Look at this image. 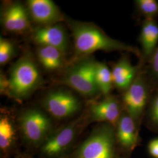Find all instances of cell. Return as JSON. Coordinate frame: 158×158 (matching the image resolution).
I'll return each mask as SVG.
<instances>
[{
    "label": "cell",
    "instance_id": "obj_5",
    "mask_svg": "<svg viewBox=\"0 0 158 158\" xmlns=\"http://www.w3.org/2000/svg\"><path fill=\"white\" fill-rule=\"evenodd\" d=\"M8 78V97L19 102L28 98L43 83L37 64L28 55L21 57L15 63Z\"/></svg>",
    "mask_w": 158,
    "mask_h": 158
},
{
    "label": "cell",
    "instance_id": "obj_10",
    "mask_svg": "<svg viewBox=\"0 0 158 158\" xmlns=\"http://www.w3.org/2000/svg\"><path fill=\"white\" fill-rule=\"evenodd\" d=\"M115 128L116 139L121 152L125 158L129 156L138 144L139 128L124 110Z\"/></svg>",
    "mask_w": 158,
    "mask_h": 158
},
{
    "label": "cell",
    "instance_id": "obj_13",
    "mask_svg": "<svg viewBox=\"0 0 158 158\" xmlns=\"http://www.w3.org/2000/svg\"><path fill=\"white\" fill-rule=\"evenodd\" d=\"M1 21L6 31L12 33H25L30 27L27 8L18 2H12L3 10Z\"/></svg>",
    "mask_w": 158,
    "mask_h": 158
},
{
    "label": "cell",
    "instance_id": "obj_6",
    "mask_svg": "<svg viewBox=\"0 0 158 158\" xmlns=\"http://www.w3.org/2000/svg\"><path fill=\"white\" fill-rule=\"evenodd\" d=\"M152 92V87L142 68L133 83L121 93V101L124 111L135 121L139 128L143 121Z\"/></svg>",
    "mask_w": 158,
    "mask_h": 158
},
{
    "label": "cell",
    "instance_id": "obj_15",
    "mask_svg": "<svg viewBox=\"0 0 158 158\" xmlns=\"http://www.w3.org/2000/svg\"><path fill=\"white\" fill-rule=\"evenodd\" d=\"M126 53L113 64L111 73L113 85L121 93L124 92L133 83L143 66L140 63L133 65Z\"/></svg>",
    "mask_w": 158,
    "mask_h": 158
},
{
    "label": "cell",
    "instance_id": "obj_18",
    "mask_svg": "<svg viewBox=\"0 0 158 158\" xmlns=\"http://www.w3.org/2000/svg\"><path fill=\"white\" fill-rule=\"evenodd\" d=\"M95 80L99 93L104 97L111 95L114 85L111 70L104 63L97 62Z\"/></svg>",
    "mask_w": 158,
    "mask_h": 158
},
{
    "label": "cell",
    "instance_id": "obj_17",
    "mask_svg": "<svg viewBox=\"0 0 158 158\" xmlns=\"http://www.w3.org/2000/svg\"><path fill=\"white\" fill-rule=\"evenodd\" d=\"M36 53L40 64L47 71L58 70L64 65L65 54L56 48L48 46H38Z\"/></svg>",
    "mask_w": 158,
    "mask_h": 158
},
{
    "label": "cell",
    "instance_id": "obj_1",
    "mask_svg": "<svg viewBox=\"0 0 158 158\" xmlns=\"http://www.w3.org/2000/svg\"><path fill=\"white\" fill-rule=\"evenodd\" d=\"M70 27L73 38L76 55L81 59L97 51L121 52L132 53L140 59L141 51L137 47L111 38L93 23L72 21Z\"/></svg>",
    "mask_w": 158,
    "mask_h": 158
},
{
    "label": "cell",
    "instance_id": "obj_4",
    "mask_svg": "<svg viewBox=\"0 0 158 158\" xmlns=\"http://www.w3.org/2000/svg\"><path fill=\"white\" fill-rule=\"evenodd\" d=\"M17 127L23 145L35 152L55 130L52 118L38 107L23 110L17 117Z\"/></svg>",
    "mask_w": 158,
    "mask_h": 158
},
{
    "label": "cell",
    "instance_id": "obj_2",
    "mask_svg": "<svg viewBox=\"0 0 158 158\" xmlns=\"http://www.w3.org/2000/svg\"><path fill=\"white\" fill-rule=\"evenodd\" d=\"M89 124L85 111L76 118L55 129L38 149L36 158H68Z\"/></svg>",
    "mask_w": 158,
    "mask_h": 158
},
{
    "label": "cell",
    "instance_id": "obj_8",
    "mask_svg": "<svg viewBox=\"0 0 158 158\" xmlns=\"http://www.w3.org/2000/svg\"><path fill=\"white\" fill-rule=\"evenodd\" d=\"M41 108L52 118H70L80 111L81 102L70 91L58 89L49 92L42 100Z\"/></svg>",
    "mask_w": 158,
    "mask_h": 158
},
{
    "label": "cell",
    "instance_id": "obj_23",
    "mask_svg": "<svg viewBox=\"0 0 158 158\" xmlns=\"http://www.w3.org/2000/svg\"><path fill=\"white\" fill-rule=\"evenodd\" d=\"M0 91L3 95L8 96L9 94V81L8 78L4 74L1 73L0 77Z\"/></svg>",
    "mask_w": 158,
    "mask_h": 158
},
{
    "label": "cell",
    "instance_id": "obj_12",
    "mask_svg": "<svg viewBox=\"0 0 158 158\" xmlns=\"http://www.w3.org/2000/svg\"><path fill=\"white\" fill-rule=\"evenodd\" d=\"M32 40L38 46H48L56 48L66 54L69 48V40L66 30L58 23L42 26L34 30Z\"/></svg>",
    "mask_w": 158,
    "mask_h": 158
},
{
    "label": "cell",
    "instance_id": "obj_20",
    "mask_svg": "<svg viewBox=\"0 0 158 158\" xmlns=\"http://www.w3.org/2000/svg\"><path fill=\"white\" fill-rule=\"evenodd\" d=\"M135 7L137 15L143 20L156 19L158 16V2L156 0H135Z\"/></svg>",
    "mask_w": 158,
    "mask_h": 158
},
{
    "label": "cell",
    "instance_id": "obj_11",
    "mask_svg": "<svg viewBox=\"0 0 158 158\" xmlns=\"http://www.w3.org/2000/svg\"><path fill=\"white\" fill-rule=\"evenodd\" d=\"M27 8L30 18L41 27L57 24L64 19L59 8L51 0H29Z\"/></svg>",
    "mask_w": 158,
    "mask_h": 158
},
{
    "label": "cell",
    "instance_id": "obj_16",
    "mask_svg": "<svg viewBox=\"0 0 158 158\" xmlns=\"http://www.w3.org/2000/svg\"><path fill=\"white\" fill-rule=\"evenodd\" d=\"M141 57L139 62L145 66L158 45V23L156 19L143 20L139 36Z\"/></svg>",
    "mask_w": 158,
    "mask_h": 158
},
{
    "label": "cell",
    "instance_id": "obj_25",
    "mask_svg": "<svg viewBox=\"0 0 158 158\" xmlns=\"http://www.w3.org/2000/svg\"><path fill=\"white\" fill-rule=\"evenodd\" d=\"M13 158H35L31 153H19Z\"/></svg>",
    "mask_w": 158,
    "mask_h": 158
},
{
    "label": "cell",
    "instance_id": "obj_9",
    "mask_svg": "<svg viewBox=\"0 0 158 158\" xmlns=\"http://www.w3.org/2000/svg\"><path fill=\"white\" fill-rule=\"evenodd\" d=\"M123 111L121 99L111 94L90 102L86 110L90 124L107 123L115 127Z\"/></svg>",
    "mask_w": 158,
    "mask_h": 158
},
{
    "label": "cell",
    "instance_id": "obj_14",
    "mask_svg": "<svg viewBox=\"0 0 158 158\" xmlns=\"http://www.w3.org/2000/svg\"><path fill=\"white\" fill-rule=\"evenodd\" d=\"M10 114L1 111L0 115V155L1 158H13L18 152L19 134ZM20 137V136H19Z\"/></svg>",
    "mask_w": 158,
    "mask_h": 158
},
{
    "label": "cell",
    "instance_id": "obj_21",
    "mask_svg": "<svg viewBox=\"0 0 158 158\" xmlns=\"http://www.w3.org/2000/svg\"><path fill=\"white\" fill-rule=\"evenodd\" d=\"M143 70L153 91L158 88V45L149 61L143 67Z\"/></svg>",
    "mask_w": 158,
    "mask_h": 158
},
{
    "label": "cell",
    "instance_id": "obj_24",
    "mask_svg": "<svg viewBox=\"0 0 158 158\" xmlns=\"http://www.w3.org/2000/svg\"><path fill=\"white\" fill-rule=\"evenodd\" d=\"M148 150L152 157L158 158V138L153 139L149 142Z\"/></svg>",
    "mask_w": 158,
    "mask_h": 158
},
{
    "label": "cell",
    "instance_id": "obj_19",
    "mask_svg": "<svg viewBox=\"0 0 158 158\" xmlns=\"http://www.w3.org/2000/svg\"><path fill=\"white\" fill-rule=\"evenodd\" d=\"M143 121L149 130L158 132V88L153 91Z\"/></svg>",
    "mask_w": 158,
    "mask_h": 158
},
{
    "label": "cell",
    "instance_id": "obj_3",
    "mask_svg": "<svg viewBox=\"0 0 158 158\" xmlns=\"http://www.w3.org/2000/svg\"><path fill=\"white\" fill-rule=\"evenodd\" d=\"M68 158H125L119 148L115 128L107 123L97 124L85 139L78 143Z\"/></svg>",
    "mask_w": 158,
    "mask_h": 158
},
{
    "label": "cell",
    "instance_id": "obj_22",
    "mask_svg": "<svg viewBox=\"0 0 158 158\" xmlns=\"http://www.w3.org/2000/svg\"><path fill=\"white\" fill-rule=\"evenodd\" d=\"M15 54V48L11 42L7 39H0V64L4 65L8 62Z\"/></svg>",
    "mask_w": 158,
    "mask_h": 158
},
{
    "label": "cell",
    "instance_id": "obj_7",
    "mask_svg": "<svg viewBox=\"0 0 158 158\" xmlns=\"http://www.w3.org/2000/svg\"><path fill=\"white\" fill-rule=\"evenodd\" d=\"M96 63L91 57L81 59L66 72L64 83L85 98L96 96L100 93L95 80Z\"/></svg>",
    "mask_w": 158,
    "mask_h": 158
}]
</instances>
